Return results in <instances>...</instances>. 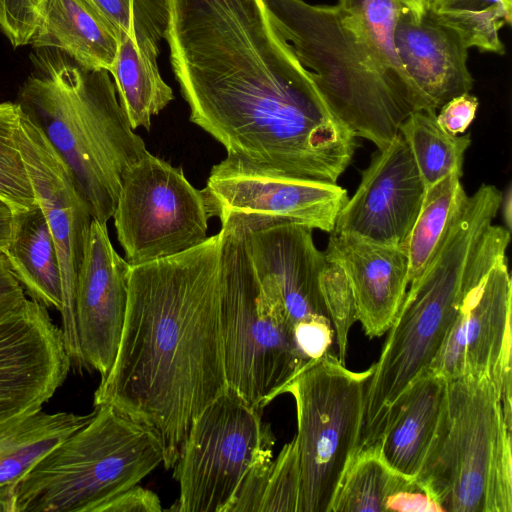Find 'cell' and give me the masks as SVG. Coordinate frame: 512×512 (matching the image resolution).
I'll return each instance as SVG.
<instances>
[{
    "label": "cell",
    "instance_id": "6da1fadb",
    "mask_svg": "<svg viewBox=\"0 0 512 512\" xmlns=\"http://www.w3.org/2000/svg\"><path fill=\"white\" fill-rule=\"evenodd\" d=\"M220 234L132 266L117 355L94 393L148 426L174 467L193 422L228 389L220 318Z\"/></svg>",
    "mask_w": 512,
    "mask_h": 512
},
{
    "label": "cell",
    "instance_id": "7a4b0ae2",
    "mask_svg": "<svg viewBox=\"0 0 512 512\" xmlns=\"http://www.w3.org/2000/svg\"><path fill=\"white\" fill-rule=\"evenodd\" d=\"M495 217L476 198L459 201L434 253L409 284L369 377L360 449L376 443L409 386L430 371L465 295L498 259L484 238Z\"/></svg>",
    "mask_w": 512,
    "mask_h": 512
},
{
    "label": "cell",
    "instance_id": "3957f363",
    "mask_svg": "<svg viewBox=\"0 0 512 512\" xmlns=\"http://www.w3.org/2000/svg\"><path fill=\"white\" fill-rule=\"evenodd\" d=\"M35 50L16 103L67 165L92 219L107 223L125 175L148 150L109 71L85 68L57 49Z\"/></svg>",
    "mask_w": 512,
    "mask_h": 512
},
{
    "label": "cell",
    "instance_id": "277c9868",
    "mask_svg": "<svg viewBox=\"0 0 512 512\" xmlns=\"http://www.w3.org/2000/svg\"><path fill=\"white\" fill-rule=\"evenodd\" d=\"M271 22L332 112L355 137L386 148L414 111L337 5L263 0Z\"/></svg>",
    "mask_w": 512,
    "mask_h": 512
},
{
    "label": "cell",
    "instance_id": "5b68a950",
    "mask_svg": "<svg viewBox=\"0 0 512 512\" xmlns=\"http://www.w3.org/2000/svg\"><path fill=\"white\" fill-rule=\"evenodd\" d=\"M158 435L112 405L42 457L16 488L14 512H103L160 464Z\"/></svg>",
    "mask_w": 512,
    "mask_h": 512
},
{
    "label": "cell",
    "instance_id": "8992f818",
    "mask_svg": "<svg viewBox=\"0 0 512 512\" xmlns=\"http://www.w3.org/2000/svg\"><path fill=\"white\" fill-rule=\"evenodd\" d=\"M220 318L228 388L263 410L308 365L280 302L263 289L237 213L220 218Z\"/></svg>",
    "mask_w": 512,
    "mask_h": 512
},
{
    "label": "cell",
    "instance_id": "52a82bcc",
    "mask_svg": "<svg viewBox=\"0 0 512 512\" xmlns=\"http://www.w3.org/2000/svg\"><path fill=\"white\" fill-rule=\"evenodd\" d=\"M372 373L373 365L354 372L329 353L286 388L297 413L298 512H331L344 473L360 448L365 390Z\"/></svg>",
    "mask_w": 512,
    "mask_h": 512
},
{
    "label": "cell",
    "instance_id": "ba28073f",
    "mask_svg": "<svg viewBox=\"0 0 512 512\" xmlns=\"http://www.w3.org/2000/svg\"><path fill=\"white\" fill-rule=\"evenodd\" d=\"M275 436L262 411L229 388L196 418L174 465L181 512H228L245 475L272 459Z\"/></svg>",
    "mask_w": 512,
    "mask_h": 512
},
{
    "label": "cell",
    "instance_id": "9c48e42d",
    "mask_svg": "<svg viewBox=\"0 0 512 512\" xmlns=\"http://www.w3.org/2000/svg\"><path fill=\"white\" fill-rule=\"evenodd\" d=\"M504 421L488 377L448 380L446 403L416 482L449 512H485L490 459Z\"/></svg>",
    "mask_w": 512,
    "mask_h": 512
},
{
    "label": "cell",
    "instance_id": "30bf717a",
    "mask_svg": "<svg viewBox=\"0 0 512 512\" xmlns=\"http://www.w3.org/2000/svg\"><path fill=\"white\" fill-rule=\"evenodd\" d=\"M112 217L126 261L137 266L203 243L213 213L181 167L147 151L125 175Z\"/></svg>",
    "mask_w": 512,
    "mask_h": 512
},
{
    "label": "cell",
    "instance_id": "8fae6325",
    "mask_svg": "<svg viewBox=\"0 0 512 512\" xmlns=\"http://www.w3.org/2000/svg\"><path fill=\"white\" fill-rule=\"evenodd\" d=\"M17 139L36 201L47 220L58 254L65 348L72 365L82 368L75 321V288L92 216L65 162L42 130L21 110Z\"/></svg>",
    "mask_w": 512,
    "mask_h": 512
},
{
    "label": "cell",
    "instance_id": "7c38bea8",
    "mask_svg": "<svg viewBox=\"0 0 512 512\" xmlns=\"http://www.w3.org/2000/svg\"><path fill=\"white\" fill-rule=\"evenodd\" d=\"M71 366L45 306L26 299L0 318V431L42 410Z\"/></svg>",
    "mask_w": 512,
    "mask_h": 512
},
{
    "label": "cell",
    "instance_id": "4fadbf2b",
    "mask_svg": "<svg viewBox=\"0 0 512 512\" xmlns=\"http://www.w3.org/2000/svg\"><path fill=\"white\" fill-rule=\"evenodd\" d=\"M213 217L238 213L291 221L332 233L348 200L337 183L257 169L230 157L214 165L204 188Z\"/></svg>",
    "mask_w": 512,
    "mask_h": 512
},
{
    "label": "cell",
    "instance_id": "5bb4252c",
    "mask_svg": "<svg viewBox=\"0 0 512 512\" xmlns=\"http://www.w3.org/2000/svg\"><path fill=\"white\" fill-rule=\"evenodd\" d=\"M512 282L507 256L464 297L430 370L447 380L511 382Z\"/></svg>",
    "mask_w": 512,
    "mask_h": 512
},
{
    "label": "cell",
    "instance_id": "9a60e30c",
    "mask_svg": "<svg viewBox=\"0 0 512 512\" xmlns=\"http://www.w3.org/2000/svg\"><path fill=\"white\" fill-rule=\"evenodd\" d=\"M425 185L404 138L398 133L372 154L352 198L339 211L335 234L402 246L418 216Z\"/></svg>",
    "mask_w": 512,
    "mask_h": 512
},
{
    "label": "cell",
    "instance_id": "2e32d148",
    "mask_svg": "<svg viewBox=\"0 0 512 512\" xmlns=\"http://www.w3.org/2000/svg\"><path fill=\"white\" fill-rule=\"evenodd\" d=\"M107 223L92 219L75 288V321L84 367L104 378L124 326L131 265L114 249Z\"/></svg>",
    "mask_w": 512,
    "mask_h": 512
},
{
    "label": "cell",
    "instance_id": "e0dca14e",
    "mask_svg": "<svg viewBox=\"0 0 512 512\" xmlns=\"http://www.w3.org/2000/svg\"><path fill=\"white\" fill-rule=\"evenodd\" d=\"M241 215L260 283L281 303L292 325L329 318L320 288L327 260L314 243L313 229L286 220Z\"/></svg>",
    "mask_w": 512,
    "mask_h": 512
},
{
    "label": "cell",
    "instance_id": "ac0fdd59",
    "mask_svg": "<svg viewBox=\"0 0 512 512\" xmlns=\"http://www.w3.org/2000/svg\"><path fill=\"white\" fill-rule=\"evenodd\" d=\"M394 45L413 90L416 110L436 112L452 98L472 89L468 48L454 30L428 15L418 18L403 7L395 27Z\"/></svg>",
    "mask_w": 512,
    "mask_h": 512
},
{
    "label": "cell",
    "instance_id": "d6986e66",
    "mask_svg": "<svg viewBox=\"0 0 512 512\" xmlns=\"http://www.w3.org/2000/svg\"><path fill=\"white\" fill-rule=\"evenodd\" d=\"M324 255L345 273L365 334L369 338L382 336L391 326L409 285L403 246L331 233Z\"/></svg>",
    "mask_w": 512,
    "mask_h": 512
},
{
    "label": "cell",
    "instance_id": "ffe728a7",
    "mask_svg": "<svg viewBox=\"0 0 512 512\" xmlns=\"http://www.w3.org/2000/svg\"><path fill=\"white\" fill-rule=\"evenodd\" d=\"M166 17L163 0H133V31L121 36L110 71L119 102L134 130H149L152 116L174 99L157 64Z\"/></svg>",
    "mask_w": 512,
    "mask_h": 512
},
{
    "label": "cell",
    "instance_id": "44dd1931",
    "mask_svg": "<svg viewBox=\"0 0 512 512\" xmlns=\"http://www.w3.org/2000/svg\"><path fill=\"white\" fill-rule=\"evenodd\" d=\"M448 380L428 371L406 390L381 433L380 454L397 473L416 479L446 403Z\"/></svg>",
    "mask_w": 512,
    "mask_h": 512
},
{
    "label": "cell",
    "instance_id": "7402d4cb",
    "mask_svg": "<svg viewBox=\"0 0 512 512\" xmlns=\"http://www.w3.org/2000/svg\"><path fill=\"white\" fill-rule=\"evenodd\" d=\"M120 38L84 0H47L29 45L57 49L85 68L110 73Z\"/></svg>",
    "mask_w": 512,
    "mask_h": 512
},
{
    "label": "cell",
    "instance_id": "603a6c76",
    "mask_svg": "<svg viewBox=\"0 0 512 512\" xmlns=\"http://www.w3.org/2000/svg\"><path fill=\"white\" fill-rule=\"evenodd\" d=\"M2 252L25 293L46 308L61 312L63 288L58 254L38 203L13 212L10 238Z\"/></svg>",
    "mask_w": 512,
    "mask_h": 512
},
{
    "label": "cell",
    "instance_id": "cb8c5ba5",
    "mask_svg": "<svg viewBox=\"0 0 512 512\" xmlns=\"http://www.w3.org/2000/svg\"><path fill=\"white\" fill-rule=\"evenodd\" d=\"M94 415L42 410L0 431V512H14L23 476L54 447Z\"/></svg>",
    "mask_w": 512,
    "mask_h": 512
},
{
    "label": "cell",
    "instance_id": "d4e9b609",
    "mask_svg": "<svg viewBox=\"0 0 512 512\" xmlns=\"http://www.w3.org/2000/svg\"><path fill=\"white\" fill-rule=\"evenodd\" d=\"M416 163L425 189L449 174L463 175L470 134L453 135L437 121L436 112L412 111L399 127Z\"/></svg>",
    "mask_w": 512,
    "mask_h": 512
},
{
    "label": "cell",
    "instance_id": "484cf974",
    "mask_svg": "<svg viewBox=\"0 0 512 512\" xmlns=\"http://www.w3.org/2000/svg\"><path fill=\"white\" fill-rule=\"evenodd\" d=\"M424 14L454 30L467 48L505 53L499 31L511 24L512 0H426Z\"/></svg>",
    "mask_w": 512,
    "mask_h": 512
},
{
    "label": "cell",
    "instance_id": "4316f807",
    "mask_svg": "<svg viewBox=\"0 0 512 512\" xmlns=\"http://www.w3.org/2000/svg\"><path fill=\"white\" fill-rule=\"evenodd\" d=\"M405 476L380 454L378 442L360 449L341 480L331 512H386V502Z\"/></svg>",
    "mask_w": 512,
    "mask_h": 512
},
{
    "label": "cell",
    "instance_id": "83f0119b",
    "mask_svg": "<svg viewBox=\"0 0 512 512\" xmlns=\"http://www.w3.org/2000/svg\"><path fill=\"white\" fill-rule=\"evenodd\" d=\"M337 6L351 21L380 66L406 91L415 111L414 93L394 45L395 27L403 6L396 0H338Z\"/></svg>",
    "mask_w": 512,
    "mask_h": 512
},
{
    "label": "cell",
    "instance_id": "f1b7e54d",
    "mask_svg": "<svg viewBox=\"0 0 512 512\" xmlns=\"http://www.w3.org/2000/svg\"><path fill=\"white\" fill-rule=\"evenodd\" d=\"M460 178L449 174L425 189L416 221L402 245L408 258L409 284L425 268L444 234L463 188Z\"/></svg>",
    "mask_w": 512,
    "mask_h": 512
},
{
    "label": "cell",
    "instance_id": "f546056e",
    "mask_svg": "<svg viewBox=\"0 0 512 512\" xmlns=\"http://www.w3.org/2000/svg\"><path fill=\"white\" fill-rule=\"evenodd\" d=\"M19 122L20 108L17 103H0V199L13 212L37 204L19 149Z\"/></svg>",
    "mask_w": 512,
    "mask_h": 512
},
{
    "label": "cell",
    "instance_id": "4dcf8cb0",
    "mask_svg": "<svg viewBox=\"0 0 512 512\" xmlns=\"http://www.w3.org/2000/svg\"><path fill=\"white\" fill-rule=\"evenodd\" d=\"M301 470L295 437L271 461L259 512H298Z\"/></svg>",
    "mask_w": 512,
    "mask_h": 512
},
{
    "label": "cell",
    "instance_id": "1f68e13d",
    "mask_svg": "<svg viewBox=\"0 0 512 512\" xmlns=\"http://www.w3.org/2000/svg\"><path fill=\"white\" fill-rule=\"evenodd\" d=\"M320 288L327 315L332 323L338 345V359L345 364L348 335L357 321L353 292L343 270L327 261L320 278Z\"/></svg>",
    "mask_w": 512,
    "mask_h": 512
},
{
    "label": "cell",
    "instance_id": "d6a6232c",
    "mask_svg": "<svg viewBox=\"0 0 512 512\" xmlns=\"http://www.w3.org/2000/svg\"><path fill=\"white\" fill-rule=\"evenodd\" d=\"M485 512H512L511 431L504 421L498 430L490 459Z\"/></svg>",
    "mask_w": 512,
    "mask_h": 512
},
{
    "label": "cell",
    "instance_id": "836d02e7",
    "mask_svg": "<svg viewBox=\"0 0 512 512\" xmlns=\"http://www.w3.org/2000/svg\"><path fill=\"white\" fill-rule=\"evenodd\" d=\"M47 0H0V29L15 48L28 45Z\"/></svg>",
    "mask_w": 512,
    "mask_h": 512
},
{
    "label": "cell",
    "instance_id": "e575fe53",
    "mask_svg": "<svg viewBox=\"0 0 512 512\" xmlns=\"http://www.w3.org/2000/svg\"><path fill=\"white\" fill-rule=\"evenodd\" d=\"M297 347L308 364L332 353L334 330L329 318H318L293 326Z\"/></svg>",
    "mask_w": 512,
    "mask_h": 512
},
{
    "label": "cell",
    "instance_id": "d590c367",
    "mask_svg": "<svg viewBox=\"0 0 512 512\" xmlns=\"http://www.w3.org/2000/svg\"><path fill=\"white\" fill-rule=\"evenodd\" d=\"M385 511L434 512L443 510L415 479L404 477L388 498Z\"/></svg>",
    "mask_w": 512,
    "mask_h": 512
},
{
    "label": "cell",
    "instance_id": "8d00e7d4",
    "mask_svg": "<svg viewBox=\"0 0 512 512\" xmlns=\"http://www.w3.org/2000/svg\"><path fill=\"white\" fill-rule=\"evenodd\" d=\"M479 101L469 92L446 102L436 114L438 123L449 133H464L475 118Z\"/></svg>",
    "mask_w": 512,
    "mask_h": 512
},
{
    "label": "cell",
    "instance_id": "74e56055",
    "mask_svg": "<svg viewBox=\"0 0 512 512\" xmlns=\"http://www.w3.org/2000/svg\"><path fill=\"white\" fill-rule=\"evenodd\" d=\"M161 502L156 493L135 485L115 498L103 509V512H160Z\"/></svg>",
    "mask_w": 512,
    "mask_h": 512
},
{
    "label": "cell",
    "instance_id": "f35d334b",
    "mask_svg": "<svg viewBox=\"0 0 512 512\" xmlns=\"http://www.w3.org/2000/svg\"><path fill=\"white\" fill-rule=\"evenodd\" d=\"M84 1L109 23L120 36L133 31V0Z\"/></svg>",
    "mask_w": 512,
    "mask_h": 512
},
{
    "label": "cell",
    "instance_id": "ab89813d",
    "mask_svg": "<svg viewBox=\"0 0 512 512\" xmlns=\"http://www.w3.org/2000/svg\"><path fill=\"white\" fill-rule=\"evenodd\" d=\"M26 299L23 287L0 251V318L19 308Z\"/></svg>",
    "mask_w": 512,
    "mask_h": 512
},
{
    "label": "cell",
    "instance_id": "60d3db41",
    "mask_svg": "<svg viewBox=\"0 0 512 512\" xmlns=\"http://www.w3.org/2000/svg\"><path fill=\"white\" fill-rule=\"evenodd\" d=\"M12 219V209L0 199V251H3L8 244Z\"/></svg>",
    "mask_w": 512,
    "mask_h": 512
},
{
    "label": "cell",
    "instance_id": "b9f144b4",
    "mask_svg": "<svg viewBox=\"0 0 512 512\" xmlns=\"http://www.w3.org/2000/svg\"><path fill=\"white\" fill-rule=\"evenodd\" d=\"M503 218L506 222V228L511 229V188L509 187L505 193H502L501 204Z\"/></svg>",
    "mask_w": 512,
    "mask_h": 512
},
{
    "label": "cell",
    "instance_id": "7bdbcfd3",
    "mask_svg": "<svg viewBox=\"0 0 512 512\" xmlns=\"http://www.w3.org/2000/svg\"><path fill=\"white\" fill-rule=\"evenodd\" d=\"M401 6L409 9L418 18L424 14V7L426 0H396Z\"/></svg>",
    "mask_w": 512,
    "mask_h": 512
}]
</instances>
